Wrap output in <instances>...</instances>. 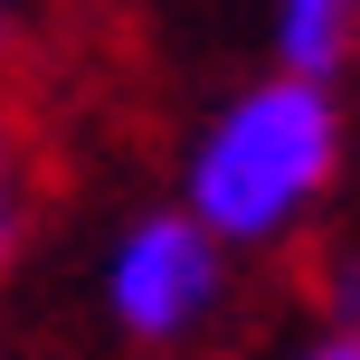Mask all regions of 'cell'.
Instances as JSON below:
<instances>
[{
	"label": "cell",
	"mask_w": 360,
	"mask_h": 360,
	"mask_svg": "<svg viewBox=\"0 0 360 360\" xmlns=\"http://www.w3.org/2000/svg\"><path fill=\"white\" fill-rule=\"evenodd\" d=\"M332 162H342L332 95L304 86V76H266V86H247L199 133V152H190V228L209 247L218 237L256 247V237L294 228L313 209V190L332 180Z\"/></svg>",
	"instance_id": "6da1fadb"
},
{
	"label": "cell",
	"mask_w": 360,
	"mask_h": 360,
	"mask_svg": "<svg viewBox=\"0 0 360 360\" xmlns=\"http://www.w3.org/2000/svg\"><path fill=\"white\" fill-rule=\"evenodd\" d=\"M105 294H114V323H124L133 342H180V332L218 304V247L190 228V209L133 218L124 247H114V266H105Z\"/></svg>",
	"instance_id": "7a4b0ae2"
},
{
	"label": "cell",
	"mask_w": 360,
	"mask_h": 360,
	"mask_svg": "<svg viewBox=\"0 0 360 360\" xmlns=\"http://www.w3.org/2000/svg\"><path fill=\"white\" fill-rule=\"evenodd\" d=\"M360 38V0H275V48H285V76L323 86Z\"/></svg>",
	"instance_id": "3957f363"
},
{
	"label": "cell",
	"mask_w": 360,
	"mask_h": 360,
	"mask_svg": "<svg viewBox=\"0 0 360 360\" xmlns=\"http://www.w3.org/2000/svg\"><path fill=\"white\" fill-rule=\"evenodd\" d=\"M19 228H29V199H19V133H10V114H0V275H10V256H19Z\"/></svg>",
	"instance_id": "277c9868"
},
{
	"label": "cell",
	"mask_w": 360,
	"mask_h": 360,
	"mask_svg": "<svg viewBox=\"0 0 360 360\" xmlns=\"http://www.w3.org/2000/svg\"><path fill=\"white\" fill-rule=\"evenodd\" d=\"M304 360H360V332H323V342H313Z\"/></svg>",
	"instance_id": "5b68a950"
},
{
	"label": "cell",
	"mask_w": 360,
	"mask_h": 360,
	"mask_svg": "<svg viewBox=\"0 0 360 360\" xmlns=\"http://www.w3.org/2000/svg\"><path fill=\"white\" fill-rule=\"evenodd\" d=\"M0 38H10V0H0Z\"/></svg>",
	"instance_id": "8992f818"
}]
</instances>
